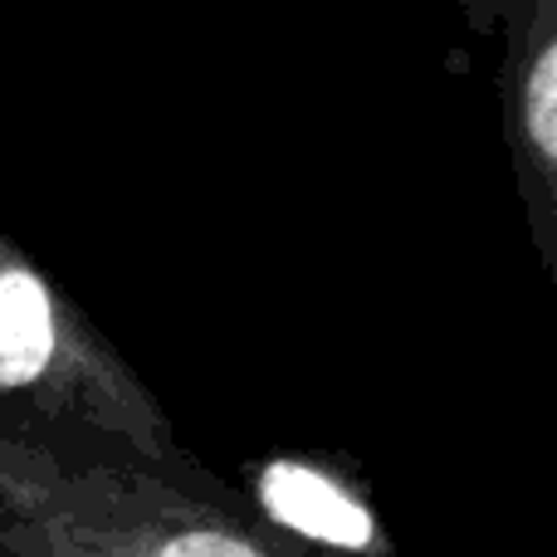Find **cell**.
I'll use <instances>...</instances> for the list:
<instances>
[{"label": "cell", "instance_id": "obj_5", "mask_svg": "<svg viewBox=\"0 0 557 557\" xmlns=\"http://www.w3.org/2000/svg\"><path fill=\"white\" fill-rule=\"evenodd\" d=\"M470 25V35H494L499 29V15H504V0H455Z\"/></svg>", "mask_w": 557, "mask_h": 557}, {"label": "cell", "instance_id": "obj_4", "mask_svg": "<svg viewBox=\"0 0 557 557\" xmlns=\"http://www.w3.org/2000/svg\"><path fill=\"white\" fill-rule=\"evenodd\" d=\"M250 509L284 533L288 543L318 557H392V539L382 533L367 494L347 474L304 455H274L245 484Z\"/></svg>", "mask_w": 557, "mask_h": 557}, {"label": "cell", "instance_id": "obj_3", "mask_svg": "<svg viewBox=\"0 0 557 557\" xmlns=\"http://www.w3.org/2000/svg\"><path fill=\"white\" fill-rule=\"evenodd\" d=\"M499 127L523 231L557 278V0H504Z\"/></svg>", "mask_w": 557, "mask_h": 557}, {"label": "cell", "instance_id": "obj_1", "mask_svg": "<svg viewBox=\"0 0 557 557\" xmlns=\"http://www.w3.org/2000/svg\"><path fill=\"white\" fill-rule=\"evenodd\" d=\"M0 557H318L240 484L196 490L108 435L0 411Z\"/></svg>", "mask_w": 557, "mask_h": 557}, {"label": "cell", "instance_id": "obj_2", "mask_svg": "<svg viewBox=\"0 0 557 557\" xmlns=\"http://www.w3.org/2000/svg\"><path fill=\"white\" fill-rule=\"evenodd\" d=\"M0 411L108 435L157 470L231 490V480L182 445L162 396L103 337V327L0 231Z\"/></svg>", "mask_w": 557, "mask_h": 557}]
</instances>
